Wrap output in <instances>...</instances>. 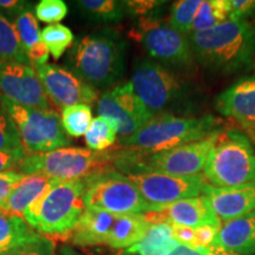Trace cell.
Wrapping results in <instances>:
<instances>
[{"mask_svg": "<svg viewBox=\"0 0 255 255\" xmlns=\"http://www.w3.org/2000/svg\"><path fill=\"white\" fill-rule=\"evenodd\" d=\"M188 37L195 60L210 71L232 75L254 66L255 26L248 20H228Z\"/></svg>", "mask_w": 255, "mask_h": 255, "instance_id": "obj_1", "label": "cell"}, {"mask_svg": "<svg viewBox=\"0 0 255 255\" xmlns=\"http://www.w3.org/2000/svg\"><path fill=\"white\" fill-rule=\"evenodd\" d=\"M127 43L110 28L91 32L76 39L69 53L73 73L94 88H107L126 70Z\"/></svg>", "mask_w": 255, "mask_h": 255, "instance_id": "obj_2", "label": "cell"}, {"mask_svg": "<svg viewBox=\"0 0 255 255\" xmlns=\"http://www.w3.org/2000/svg\"><path fill=\"white\" fill-rule=\"evenodd\" d=\"M85 189V178L56 181L25 210L23 219L44 237H69L87 210Z\"/></svg>", "mask_w": 255, "mask_h": 255, "instance_id": "obj_3", "label": "cell"}, {"mask_svg": "<svg viewBox=\"0 0 255 255\" xmlns=\"http://www.w3.org/2000/svg\"><path fill=\"white\" fill-rule=\"evenodd\" d=\"M220 130L219 121L212 115L182 117L162 114L152 117L132 136L120 139V143L146 152H159L202 141Z\"/></svg>", "mask_w": 255, "mask_h": 255, "instance_id": "obj_4", "label": "cell"}, {"mask_svg": "<svg viewBox=\"0 0 255 255\" xmlns=\"http://www.w3.org/2000/svg\"><path fill=\"white\" fill-rule=\"evenodd\" d=\"M209 186L237 187L255 183V150L238 130H220L203 167Z\"/></svg>", "mask_w": 255, "mask_h": 255, "instance_id": "obj_5", "label": "cell"}, {"mask_svg": "<svg viewBox=\"0 0 255 255\" xmlns=\"http://www.w3.org/2000/svg\"><path fill=\"white\" fill-rule=\"evenodd\" d=\"M130 83L137 97L155 116L188 111L190 90L187 83L180 73L155 60L136 59Z\"/></svg>", "mask_w": 255, "mask_h": 255, "instance_id": "obj_6", "label": "cell"}, {"mask_svg": "<svg viewBox=\"0 0 255 255\" xmlns=\"http://www.w3.org/2000/svg\"><path fill=\"white\" fill-rule=\"evenodd\" d=\"M0 102L14 123L25 155L41 154L71 144L56 111L25 107L6 98H0Z\"/></svg>", "mask_w": 255, "mask_h": 255, "instance_id": "obj_7", "label": "cell"}, {"mask_svg": "<svg viewBox=\"0 0 255 255\" xmlns=\"http://www.w3.org/2000/svg\"><path fill=\"white\" fill-rule=\"evenodd\" d=\"M111 152H95L82 148H60L41 154L25 155L17 171L23 175L39 174L57 181L87 178L98 173L114 159Z\"/></svg>", "mask_w": 255, "mask_h": 255, "instance_id": "obj_8", "label": "cell"}, {"mask_svg": "<svg viewBox=\"0 0 255 255\" xmlns=\"http://www.w3.org/2000/svg\"><path fill=\"white\" fill-rule=\"evenodd\" d=\"M85 207L114 215H143L151 207L126 176L115 171H98L85 178Z\"/></svg>", "mask_w": 255, "mask_h": 255, "instance_id": "obj_9", "label": "cell"}, {"mask_svg": "<svg viewBox=\"0 0 255 255\" xmlns=\"http://www.w3.org/2000/svg\"><path fill=\"white\" fill-rule=\"evenodd\" d=\"M132 34L144 47L152 60L165 68L190 72L195 66V56L188 34L174 30L157 18H142Z\"/></svg>", "mask_w": 255, "mask_h": 255, "instance_id": "obj_10", "label": "cell"}, {"mask_svg": "<svg viewBox=\"0 0 255 255\" xmlns=\"http://www.w3.org/2000/svg\"><path fill=\"white\" fill-rule=\"evenodd\" d=\"M138 189L151 207V212L180 200L200 196L207 184L202 175L191 177L171 176L148 169H136L122 174Z\"/></svg>", "mask_w": 255, "mask_h": 255, "instance_id": "obj_11", "label": "cell"}, {"mask_svg": "<svg viewBox=\"0 0 255 255\" xmlns=\"http://www.w3.org/2000/svg\"><path fill=\"white\" fill-rule=\"evenodd\" d=\"M97 108L100 116L109 117L119 123L120 139L132 136L155 116L137 97L131 83L117 85L104 92Z\"/></svg>", "mask_w": 255, "mask_h": 255, "instance_id": "obj_12", "label": "cell"}, {"mask_svg": "<svg viewBox=\"0 0 255 255\" xmlns=\"http://www.w3.org/2000/svg\"><path fill=\"white\" fill-rule=\"evenodd\" d=\"M34 69L47 98L57 107L64 109L78 104L90 105L97 101L96 88L68 69L53 64H45Z\"/></svg>", "mask_w": 255, "mask_h": 255, "instance_id": "obj_13", "label": "cell"}, {"mask_svg": "<svg viewBox=\"0 0 255 255\" xmlns=\"http://www.w3.org/2000/svg\"><path fill=\"white\" fill-rule=\"evenodd\" d=\"M0 98L49 110V98L31 65L0 62Z\"/></svg>", "mask_w": 255, "mask_h": 255, "instance_id": "obj_14", "label": "cell"}, {"mask_svg": "<svg viewBox=\"0 0 255 255\" xmlns=\"http://www.w3.org/2000/svg\"><path fill=\"white\" fill-rule=\"evenodd\" d=\"M151 223L168 222L197 228L213 226L221 228V220L214 214L203 195L180 200L167 207L144 214Z\"/></svg>", "mask_w": 255, "mask_h": 255, "instance_id": "obj_15", "label": "cell"}, {"mask_svg": "<svg viewBox=\"0 0 255 255\" xmlns=\"http://www.w3.org/2000/svg\"><path fill=\"white\" fill-rule=\"evenodd\" d=\"M202 194L210 209L221 221H231L255 210V183L227 188L207 183Z\"/></svg>", "mask_w": 255, "mask_h": 255, "instance_id": "obj_16", "label": "cell"}, {"mask_svg": "<svg viewBox=\"0 0 255 255\" xmlns=\"http://www.w3.org/2000/svg\"><path fill=\"white\" fill-rule=\"evenodd\" d=\"M222 116L240 123L245 130L255 126V75L239 79L215 98Z\"/></svg>", "mask_w": 255, "mask_h": 255, "instance_id": "obj_17", "label": "cell"}, {"mask_svg": "<svg viewBox=\"0 0 255 255\" xmlns=\"http://www.w3.org/2000/svg\"><path fill=\"white\" fill-rule=\"evenodd\" d=\"M209 248L214 253L255 255V210L223 223Z\"/></svg>", "mask_w": 255, "mask_h": 255, "instance_id": "obj_18", "label": "cell"}, {"mask_svg": "<svg viewBox=\"0 0 255 255\" xmlns=\"http://www.w3.org/2000/svg\"><path fill=\"white\" fill-rule=\"evenodd\" d=\"M116 216L102 210L87 208L68 239L75 246L107 245Z\"/></svg>", "mask_w": 255, "mask_h": 255, "instance_id": "obj_19", "label": "cell"}, {"mask_svg": "<svg viewBox=\"0 0 255 255\" xmlns=\"http://www.w3.org/2000/svg\"><path fill=\"white\" fill-rule=\"evenodd\" d=\"M57 180L50 178L44 175L33 174L24 175L20 182L13 188L8 197L5 209L2 212L8 214L23 216L25 210L30 207L34 201L43 196L50 189Z\"/></svg>", "mask_w": 255, "mask_h": 255, "instance_id": "obj_20", "label": "cell"}, {"mask_svg": "<svg viewBox=\"0 0 255 255\" xmlns=\"http://www.w3.org/2000/svg\"><path fill=\"white\" fill-rule=\"evenodd\" d=\"M151 222L143 215H117L111 229L107 246L123 250L130 248L142 240L150 228Z\"/></svg>", "mask_w": 255, "mask_h": 255, "instance_id": "obj_21", "label": "cell"}, {"mask_svg": "<svg viewBox=\"0 0 255 255\" xmlns=\"http://www.w3.org/2000/svg\"><path fill=\"white\" fill-rule=\"evenodd\" d=\"M178 245L171 225L154 222L142 240L126 251V255H168Z\"/></svg>", "mask_w": 255, "mask_h": 255, "instance_id": "obj_22", "label": "cell"}, {"mask_svg": "<svg viewBox=\"0 0 255 255\" xmlns=\"http://www.w3.org/2000/svg\"><path fill=\"white\" fill-rule=\"evenodd\" d=\"M40 235L19 215L0 212V255Z\"/></svg>", "mask_w": 255, "mask_h": 255, "instance_id": "obj_23", "label": "cell"}, {"mask_svg": "<svg viewBox=\"0 0 255 255\" xmlns=\"http://www.w3.org/2000/svg\"><path fill=\"white\" fill-rule=\"evenodd\" d=\"M76 6L85 18L96 23H116L127 14L124 1L116 0H79Z\"/></svg>", "mask_w": 255, "mask_h": 255, "instance_id": "obj_24", "label": "cell"}, {"mask_svg": "<svg viewBox=\"0 0 255 255\" xmlns=\"http://www.w3.org/2000/svg\"><path fill=\"white\" fill-rule=\"evenodd\" d=\"M0 62L30 65L18 32L2 14H0Z\"/></svg>", "mask_w": 255, "mask_h": 255, "instance_id": "obj_25", "label": "cell"}, {"mask_svg": "<svg viewBox=\"0 0 255 255\" xmlns=\"http://www.w3.org/2000/svg\"><path fill=\"white\" fill-rule=\"evenodd\" d=\"M119 136V123L113 119L98 116L92 121L88 132L85 133V143L89 150L102 152L115 144Z\"/></svg>", "mask_w": 255, "mask_h": 255, "instance_id": "obj_26", "label": "cell"}, {"mask_svg": "<svg viewBox=\"0 0 255 255\" xmlns=\"http://www.w3.org/2000/svg\"><path fill=\"white\" fill-rule=\"evenodd\" d=\"M229 19L227 0H205L194 19L190 33L212 30Z\"/></svg>", "mask_w": 255, "mask_h": 255, "instance_id": "obj_27", "label": "cell"}, {"mask_svg": "<svg viewBox=\"0 0 255 255\" xmlns=\"http://www.w3.org/2000/svg\"><path fill=\"white\" fill-rule=\"evenodd\" d=\"M60 121H62L64 131L68 136L75 137V138L85 136L94 121L91 107L87 104H78L64 108Z\"/></svg>", "mask_w": 255, "mask_h": 255, "instance_id": "obj_28", "label": "cell"}, {"mask_svg": "<svg viewBox=\"0 0 255 255\" xmlns=\"http://www.w3.org/2000/svg\"><path fill=\"white\" fill-rule=\"evenodd\" d=\"M73 39L72 31L62 24L49 25L41 31V41L55 59H59L64 52L73 45Z\"/></svg>", "mask_w": 255, "mask_h": 255, "instance_id": "obj_29", "label": "cell"}, {"mask_svg": "<svg viewBox=\"0 0 255 255\" xmlns=\"http://www.w3.org/2000/svg\"><path fill=\"white\" fill-rule=\"evenodd\" d=\"M203 0H180L171 6L168 25L174 30L189 34L194 19Z\"/></svg>", "mask_w": 255, "mask_h": 255, "instance_id": "obj_30", "label": "cell"}, {"mask_svg": "<svg viewBox=\"0 0 255 255\" xmlns=\"http://www.w3.org/2000/svg\"><path fill=\"white\" fill-rule=\"evenodd\" d=\"M13 26L18 32L25 51L30 50L41 41V32L39 31V25L37 23L36 14L32 13L27 6L21 9L14 19Z\"/></svg>", "mask_w": 255, "mask_h": 255, "instance_id": "obj_31", "label": "cell"}, {"mask_svg": "<svg viewBox=\"0 0 255 255\" xmlns=\"http://www.w3.org/2000/svg\"><path fill=\"white\" fill-rule=\"evenodd\" d=\"M23 150L14 123L7 113L0 109V151Z\"/></svg>", "mask_w": 255, "mask_h": 255, "instance_id": "obj_32", "label": "cell"}, {"mask_svg": "<svg viewBox=\"0 0 255 255\" xmlns=\"http://www.w3.org/2000/svg\"><path fill=\"white\" fill-rule=\"evenodd\" d=\"M36 17L47 24H57L68 14V5L62 0H41L34 8Z\"/></svg>", "mask_w": 255, "mask_h": 255, "instance_id": "obj_33", "label": "cell"}, {"mask_svg": "<svg viewBox=\"0 0 255 255\" xmlns=\"http://www.w3.org/2000/svg\"><path fill=\"white\" fill-rule=\"evenodd\" d=\"M4 255H56V244L51 238L38 235Z\"/></svg>", "mask_w": 255, "mask_h": 255, "instance_id": "obj_34", "label": "cell"}, {"mask_svg": "<svg viewBox=\"0 0 255 255\" xmlns=\"http://www.w3.org/2000/svg\"><path fill=\"white\" fill-rule=\"evenodd\" d=\"M165 1H156V0H132L124 1L127 14H132L142 18H156L158 11Z\"/></svg>", "mask_w": 255, "mask_h": 255, "instance_id": "obj_35", "label": "cell"}, {"mask_svg": "<svg viewBox=\"0 0 255 255\" xmlns=\"http://www.w3.org/2000/svg\"><path fill=\"white\" fill-rule=\"evenodd\" d=\"M24 177L23 174L18 173L17 170L6 171V173L0 174V210H4L6 203H7L8 197L11 195L13 188L20 182L21 178Z\"/></svg>", "mask_w": 255, "mask_h": 255, "instance_id": "obj_36", "label": "cell"}, {"mask_svg": "<svg viewBox=\"0 0 255 255\" xmlns=\"http://www.w3.org/2000/svg\"><path fill=\"white\" fill-rule=\"evenodd\" d=\"M231 21L246 20L255 13V0H227Z\"/></svg>", "mask_w": 255, "mask_h": 255, "instance_id": "obj_37", "label": "cell"}, {"mask_svg": "<svg viewBox=\"0 0 255 255\" xmlns=\"http://www.w3.org/2000/svg\"><path fill=\"white\" fill-rule=\"evenodd\" d=\"M171 229H173V234L175 240L178 244L186 245V246L199 248L196 244V235H195V228L187 227V226L182 225H175V223H170Z\"/></svg>", "mask_w": 255, "mask_h": 255, "instance_id": "obj_38", "label": "cell"}, {"mask_svg": "<svg viewBox=\"0 0 255 255\" xmlns=\"http://www.w3.org/2000/svg\"><path fill=\"white\" fill-rule=\"evenodd\" d=\"M24 150L0 151V174L13 170L18 167L19 162L24 158Z\"/></svg>", "mask_w": 255, "mask_h": 255, "instance_id": "obj_39", "label": "cell"}, {"mask_svg": "<svg viewBox=\"0 0 255 255\" xmlns=\"http://www.w3.org/2000/svg\"><path fill=\"white\" fill-rule=\"evenodd\" d=\"M26 56L30 64L33 65V68H37V66H41L47 64V60H49L50 52L45 46V44L43 41H40L39 44L31 47L30 50L26 51Z\"/></svg>", "mask_w": 255, "mask_h": 255, "instance_id": "obj_40", "label": "cell"}, {"mask_svg": "<svg viewBox=\"0 0 255 255\" xmlns=\"http://www.w3.org/2000/svg\"><path fill=\"white\" fill-rule=\"evenodd\" d=\"M219 231V227H213V226H201L195 228L197 246L209 248L214 242Z\"/></svg>", "mask_w": 255, "mask_h": 255, "instance_id": "obj_41", "label": "cell"}, {"mask_svg": "<svg viewBox=\"0 0 255 255\" xmlns=\"http://www.w3.org/2000/svg\"><path fill=\"white\" fill-rule=\"evenodd\" d=\"M168 255H216L210 248L207 247H199L194 248L186 246V245L178 244L173 251Z\"/></svg>", "mask_w": 255, "mask_h": 255, "instance_id": "obj_42", "label": "cell"}, {"mask_svg": "<svg viewBox=\"0 0 255 255\" xmlns=\"http://www.w3.org/2000/svg\"><path fill=\"white\" fill-rule=\"evenodd\" d=\"M25 7L23 1L18 0H0V14H18Z\"/></svg>", "mask_w": 255, "mask_h": 255, "instance_id": "obj_43", "label": "cell"}, {"mask_svg": "<svg viewBox=\"0 0 255 255\" xmlns=\"http://www.w3.org/2000/svg\"><path fill=\"white\" fill-rule=\"evenodd\" d=\"M58 255H85V254L76 251L75 248H72L71 246H68V245H63V246L59 248Z\"/></svg>", "mask_w": 255, "mask_h": 255, "instance_id": "obj_44", "label": "cell"}, {"mask_svg": "<svg viewBox=\"0 0 255 255\" xmlns=\"http://www.w3.org/2000/svg\"><path fill=\"white\" fill-rule=\"evenodd\" d=\"M246 132H247V136L248 138H251L252 141L255 143V126L252 127V128H248L246 129Z\"/></svg>", "mask_w": 255, "mask_h": 255, "instance_id": "obj_45", "label": "cell"}, {"mask_svg": "<svg viewBox=\"0 0 255 255\" xmlns=\"http://www.w3.org/2000/svg\"><path fill=\"white\" fill-rule=\"evenodd\" d=\"M216 255H234V254H228L227 253V254H216Z\"/></svg>", "mask_w": 255, "mask_h": 255, "instance_id": "obj_46", "label": "cell"}]
</instances>
